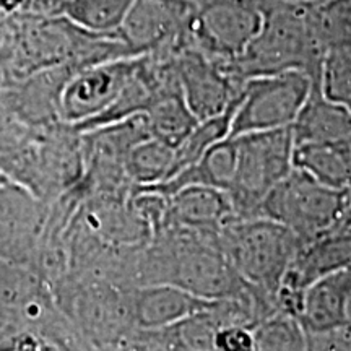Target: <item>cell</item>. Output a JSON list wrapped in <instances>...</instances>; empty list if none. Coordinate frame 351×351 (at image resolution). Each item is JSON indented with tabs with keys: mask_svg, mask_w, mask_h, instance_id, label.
Segmentation results:
<instances>
[{
	"mask_svg": "<svg viewBox=\"0 0 351 351\" xmlns=\"http://www.w3.org/2000/svg\"><path fill=\"white\" fill-rule=\"evenodd\" d=\"M174 67L184 101L197 121L218 116L239 95L241 88L221 62L194 47H184L174 56Z\"/></svg>",
	"mask_w": 351,
	"mask_h": 351,
	"instance_id": "12",
	"label": "cell"
},
{
	"mask_svg": "<svg viewBox=\"0 0 351 351\" xmlns=\"http://www.w3.org/2000/svg\"><path fill=\"white\" fill-rule=\"evenodd\" d=\"M351 189H333L293 166V169L262 200L256 217L287 226L309 243L343 225Z\"/></svg>",
	"mask_w": 351,
	"mask_h": 351,
	"instance_id": "4",
	"label": "cell"
},
{
	"mask_svg": "<svg viewBox=\"0 0 351 351\" xmlns=\"http://www.w3.org/2000/svg\"><path fill=\"white\" fill-rule=\"evenodd\" d=\"M192 0H134L116 36L132 57L176 56L189 47Z\"/></svg>",
	"mask_w": 351,
	"mask_h": 351,
	"instance_id": "8",
	"label": "cell"
},
{
	"mask_svg": "<svg viewBox=\"0 0 351 351\" xmlns=\"http://www.w3.org/2000/svg\"><path fill=\"white\" fill-rule=\"evenodd\" d=\"M213 302L171 283L145 285L130 296L132 322L135 328L158 330L207 311Z\"/></svg>",
	"mask_w": 351,
	"mask_h": 351,
	"instance_id": "15",
	"label": "cell"
},
{
	"mask_svg": "<svg viewBox=\"0 0 351 351\" xmlns=\"http://www.w3.org/2000/svg\"><path fill=\"white\" fill-rule=\"evenodd\" d=\"M173 147L152 135L132 145L124 160V173L132 189L163 182L173 165Z\"/></svg>",
	"mask_w": 351,
	"mask_h": 351,
	"instance_id": "20",
	"label": "cell"
},
{
	"mask_svg": "<svg viewBox=\"0 0 351 351\" xmlns=\"http://www.w3.org/2000/svg\"><path fill=\"white\" fill-rule=\"evenodd\" d=\"M62 0H28L26 12L36 13H60Z\"/></svg>",
	"mask_w": 351,
	"mask_h": 351,
	"instance_id": "28",
	"label": "cell"
},
{
	"mask_svg": "<svg viewBox=\"0 0 351 351\" xmlns=\"http://www.w3.org/2000/svg\"><path fill=\"white\" fill-rule=\"evenodd\" d=\"M3 182H8V181H7V179H5V178H3V174H2V173H0V184H3Z\"/></svg>",
	"mask_w": 351,
	"mask_h": 351,
	"instance_id": "33",
	"label": "cell"
},
{
	"mask_svg": "<svg viewBox=\"0 0 351 351\" xmlns=\"http://www.w3.org/2000/svg\"><path fill=\"white\" fill-rule=\"evenodd\" d=\"M148 134L176 148L199 121L184 101L181 85L166 90L143 112Z\"/></svg>",
	"mask_w": 351,
	"mask_h": 351,
	"instance_id": "19",
	"label": "cell"
},
{
	"mask_svg": "<svg viewBox=\"0 0 351 351\" xmlns=\"http://www.w3.org/2000/svg\"><path fill=\"white\" fill-rule=\"evenodd\" d=\"M320 88L324 95L337 101L351 112V54L328 52L320 73Z\"/></svg>",
	"mask_w": 351,
	"mask_h": 351,
	"instance_id": "25",
	"label": "cell"
},
{
	"mask_svg": "<svg viewBox=\"0 0 351 351\" xmlns=\"http://www.w3.org/2000/svg\"><path fill=\"white\" fill-rule=\"evenodd\" d=\"M134 0H62L60 13L86 32L116 36Z\"/></svg>",
	"mask_w": 351,
	"mask_h": 351,
	"instance_id": "22",
	"label": "cell"
},
{
	"mask_svg": "<svg viewBox=\"0 0 351 351\" xmlns=\"http://www.w3.org/2000/svg\"><path fill=\"white\" fill-rule=\"evenodd\" d=\"M121 57L132 56L117 36L86 32L62 13L25 10L0 16L3 83L60 65L83 70Z\"/></svg>",
	"mask_w": 351,
	"mask_h": 351,
	"instance_id": "1",
	"label": "cell"
},
{
	"mask_svg": "<svg viewBox=\"0 0 351 351\" xmlns=\"http://www.w3.org/2000/svg\"><path fill=\"white\" fill-rule=\"evenodd\" d=\"M217 239L236 274L274 300L302 245L291 230L265 217L231 219Z\"/></svg>",
	"mask_w": 351,
	"mask_h": 351,
	"instance_id": "3",
	"label": "cell"
},
{
	"mask_svg": "<svg viewBox=\"0 0 351 351\" xmlns=\"http://www.w3.org/2000/svg\"><path fill=\"white\" fill-rule=\"evenodd\" d=\"M346 327L351 330V295L348 300V306H346Z\"/></svg>",
	"mask_w": 351,
	"mask_h": 351,
	"instance_id": "30",
	"label": "cell"
},
{
	"mask_svg": "<svg viewBox=\"0 0 351 351\" xmlns=\"http://www.w3.org/2000/svg\"><path fill=\"white\" fill-rule=\"evenodd\" d=\"M137 57H121L91 65L65 83L59 99V117L78 130L119 98L137 69Z\"/></svg>",
	"mask_w": 351,
	"mask_h": 351,
	"instance_id": "10",
	"label": "cell"
},
{
	"mask_svg": "<svg viewBox=\"0 0 351 351\" xmlns=\"http://www.w3.org/2000/svg\"><path fill=\"white\" fill-rule=\"evenodd\" d=\"M343 225H351V200H350L348 210H346V213H345V218H343Z\"/></svg>",
	"mask_w": 351,
	"mask_h": 351,
	"instance_id": "31",
	"label": "cell"
},
{
	"mask_svg": "<svg viewBox=\"0 0 351 351\" xmlns=\"http://www.w3.org/2000/svg\"><path fill=\"white\" fill-rule=\"evenodd\" d=\"M296 143H346L351 145V112L324 95L320 80L311 88L304 106L291 124Z\"/></svg>",
	"mask_w": 351,
	"mask_h": 351,
	"instance_id": "17",
	"label": "cell"
},
{
	"mask_svg": "<svg viewBox=\"0 0 351 351\" xmlns=\"http://www.w3.org/2000/svg\"><path fill=\"white\" fill-rule=\"evenodd\" d=\"M213 348L219 351L254 350L252 328L243 326L219 327L217 333H215Z\"/></svg>",
	"mask_w": 351,
	"mask_h": 351,
	"instance_id": "26",
	"label": "cell"
},
{
	"mask_svg": "<svg viewBox=\"0 0 351 351\" xmlns=\"http://www.w3.org/2000/svg\"><path fill=\"white\" fill-rule=\"evenodd\" d=\"M168 197L166 223L199 234H217L226 223L236 219V212L226 192L217 187L191 184Z\"/></svg>",
	"mask_w": 351,
	"mask_h": 351,
	"instance_id": "13",
	"label": "cell"
},
{
	"mask_svg": "<svg viewBox=\"0 0 351 351\" xmlns=\"http://www.w3.org/2000/svg\"><path fill=\"white\" fill-rule=\"evenodd\" d=\"M289 2H311V3H320L324 0H289Z\"/></svg>",
	"mask_w": 351,
	"mask_h": 351,
	"instance_id": "32",
	"label": "cell"
},
{
	"mask_svg": "<svg viewBox=\"0 0 351 351\" xmlns=\"http://www.w3.org/2000/svg\"><path fill=\"white\" fill-rule=\"evenodd\" d=\"M254 350H306V332L295 315L274 313L252 327Z\"/></svg>",
	"mask_w": 351,
	"mask_h": 351,
	"instance_id": "23",
	"label": "cell"
},
{
	"mask_svg": "<svg viewBox=\"0 0 351 351\" xmlns=\"http://www.w3.org/2000/svg\"><path fill=\"white\" fill-rule=\"evenodd\" d=\"M165 265V280L161 283L176 285L204 300H226L251 287L236 274L217 241L207 244L200 239H186L171 261L166 258Z\"/></svg>",
	"mask_w": 351,
	"mask_h": 351,
	"instance_id": "9",
	"label": "cell"
},
{
	"mask_svg": "<svg viewBox=\"0 0 351 351\" xmlns=\"http://www.w3.org/2000/svg\"><path fill=\"white\" fill-rule=\"evenodd\" d=\"M51 204L23 187L0 184V257L36 265Z\"/></svg>",
	"mask_w": 351,
	"mask_h": 351,
	"instance_id": "11",
	"label": "cell"
},
{
	"mask_svg": "<svg viewBox=\"0 0 351 351\" xmlns=\"http://www.w3.org/2000/svg\"><path fill=\"white\" fill-rule=\"evenodd\" d=\"M239 95L236 96L234 101L221 114L210 117V119L197 122L194 129L189 132L187 137L174 148L173 165H171L169 174L165 181L174 178L176 174L181 173L182 169L189 168V166L195 165L212 145L230 135L232 114H234L236 106H238Z\"/></svg>",
	"mask_w": 351,
	"mask_h": 351,
	"instance_id": "21",
	"label": "cell"
},
{
	"mask_svg": "<svg viewBox=\"0 0 351 351\" xmlns=\"http://www.w3.org/2000/svg\"><path fill=\"white\" fill-rule=\"evenodd\" d=\"M293 166L333 189H351V145L296 143Z\"/></svg>",
	"mask_w": 351,
	"mask_h": 351,
	"instance_id": "18",
	"label": "cell"
},
{
	"mask_svg": "<svg viewBox=\"0 0 351 351\" xmlns=\"http://www.w3.org/2000/svg\"><path fill=\"white\" fill-rule=\"evenodd\" d=\"M346 267H351V225H341L302 244L278 289L302 293L314 280Z\"/></svg>",
	"mask_w": 351,
	"mask_h": 351,
	"instance_id": "14",
	"label": "cell"
},
{
	"mask_svg": "<svg viewBox=\"0 0 351 351\" xmlns=\"http://www.w3.org/2000/svg\"><path fill=\"white\" fill-rule=\"evenodd\" d=\"M236 166L226 195L236 217H256L265 195L293 169L291 125L236 135Z\"/></svg>",
	"mask_w": 351,
	"mask_h": 351,
	"instance_id": "5",
	"label": "cell"
},
{
	"mask_svg": "<svg viewBox=\"0 0 351 351\" xmlns=\"http://www.w3.org/2000/svg\"><path fill=\"white\" fill-rule=\"evenodd\" d=\"M314 82L313 77L301 70L245 80L232 114L230 137L289 127L304 106Z\"/></svg>",
	"mask_w": 351,
	"mask_h": 351,
	"instance_id": "6",
	"label": "cell"
},
{
	"mask_svg": "<svg viewBox=\"0 0 351 351\" xmlns=\"http://www.w3.org/2000/svg\"><path fill=\"white\" fill-rule=\"evenodd\" d=\"M306 350H351V330L346 326L306 333Z\"/></svg>",
	"mask_w": 351,
	"mask_h": 351,
	"instance_id": "27",
	"label": "cell"
},
{
	"mask_svg": "<svg viewBox=\"0 0 351 351\" xmlns=\"http://www.w3.org/2000/svg\"><path fill=\"white\" fill-rule=\"evenodd\" d=\"M261 0H192L189 47L217 62H231L262 26Z\"/></svg>",
	"mask_w": 351,
	"mask_h": 351,
	"instance_id": "7",
	"label": "cell"
},
{
	"mask_svg": "<svg viewBox=\"0 0 351 351\" xmlns=\"http://www.w3.org/2000/svg\"><path fill=\"white\" fill-rule=\"evenodd\" d=\"M263 20L256 38L231 62L223 64L239 85L252 77L301 70L319 80L328 49L311 2L261 0Z\"/></svg>",
	"mask_w": 351,
	"mask_h": 351,
	"instance_id": "2",
	"label": "cell"
},
{
	"mask_svg": "<svg viewBox=\"0 0 351 351\" xmlns=\"http://www.w3.org/2000/svg\"><path fill=\"white\" fill-rule=\"evenodd\" d=\"M350 295L351 267L320 276L302 289L296 319L306 333L343 327Z\"/></svg>",
	"mask_w": 351,
	"mask_h": 351,
	"instance_id": "16",
	"label": "cell"
},
{
	"mask_svg": "<svg viewBox=\"0 0 351 351\" xmlns=\"http://www.w3.org/2000/svg\"><path fill=\"white\" fill-rule=\"evenodd\" d=\"M26 8H28V0H0V16L25 12Z\"/></svg>",
	"mask_w": 351,
	"mask_h": 351,
	"instance_id": "29",
	"label": "cell"
},
{
	"mask_svg": "<svg viewBox=\"0 0 351 351\" xmlns=\"http://www.w3.org/2000/svg\"><path fill=\"white\" fill-rule=\"evenodd\" d=\"M315 8L328 52L351 54V0H324Z\"/></svg>",
	"mask_w": 351,
	"mask_h": 351,
	"instance_id": "24",
	"label": "cell"
}]
</instances>
